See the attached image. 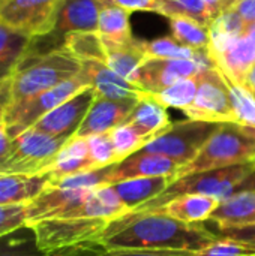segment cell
I'll list each match as a JSON object with an SVG mask.
<instances>
[{"mask_svg": "<svg viewBox=\"0 0 255 256\" xmlns=\"http://www.w3.org/2000/svg\"><path fill=\"white\" fill-rule=\"evenodd\" d=\"M171 38H174L179 44L189 46L192 50H206L210 45V32L209 26L201 24L200 21L186 16V15H174L170 16Z\"/></svg>", "mask_w": 255, "mask_h": 256, "instance_id": "cell-29", "label": "cell"}, {"mask_svg": "<svg viewBox=\"0 0 255 256\" xmlns=\"http://www.w3.org/2000/svg\"><path fill=\"white\" fill-rule=\"evenodd\" d=\"M234 10L246 24L255 22V0H240L234 4Z\"/></svg>", "mask_w": 255, "mask_h": 256, "instance_id": "cell-44", "label": "cell"}, {"mask_svg": "<svg viewBox=\"0 0 255 256\" xmlns=\"http://www.w3.org/2000/svg\"><path fill=\"white\" fill-rule=\"evenodd\" d=\"M251 170H252V160L228 168L182 176L176 178L159 196L135 208L134 212H153L161 208L168 201L189 194L207 195V196L218 198L219 201H224L237 192L240 182L251 172Z\"/></svg>", "mask_w": 255, "mask_h": 256, "instance_id": "cell-4", "label": "cell"}, {"mask_svg": "<svg viewBox=\"0 0 255 256\" xmlns=\"http://www.w3.org/2000/svg\"><path fill=\"white\" fill-rule=\"evenodd\" d=\"M83 63V74L87 76L89 84L95 88L98 96L122 100V99H141L149 92L135 82L128 81L105 63L86 60Z\"/></svg>", "mask_w": 255, "mask_h": 256, "instance_id": "cell-15", "label": "cell"}, {"mask_svg": "<svg viewBox=\"0 0 255 256\" xmlns=\"http://www.w3.org/2000/svg\"><path fill=\"white\" fill-rule=\"evenodd\" d=\"M32 42L29 36L0 22V88L9 81L27 56Z\"/></svg>", "mask_w": 255, "mask_h": 256, "instance_id": "cell-24", "label": "cell"}, {"mask_svg": "<svg viewBox=\"0 0 255 256\" xmlns=\"http://www.w3.org/2000/svg\"><path fill=\"white\" fill-rule=\"evenodd\" d=\"M240 190H255V158L252 159L251 172L240 182V184L237 188V192H240Z\"/></svg>", "mask_w": 255, "mask_h": 256, "instance_id": "cell-46", "label": "cell"}, {"mask_svg": "<svg viewBox=\"0 0 255 256\" xmlns=\"http://www.w3.org/2000/svg\"><path fill=\"white\" fill-rule=\"evenodd\" d=\"M108 3L110 0H63L54 28L47 38L63 36L65 40L68 34L75 32H98L99 14Z\"/></svg>", "mask_w": 255, "mask_h": 256, "instance_id": "cell-14", "label": "cell"}, {"mask_svg": "<svg viewBox=\"0 0 255 256\" xmlns=\"http://www.w3.org/2000/svg\"><path fill=\"white\" fill-rule=\"evenodd\" d=\"M209 9H210V14H212V18L215 20L216 16H219L222 12L225 10H230L234 8V4L237 3L236 0H206Z\"/></svg>", "mask_w": 255, "mask_h": 256, "instance_id": "cell-45", "label": "cell"}, {"mask_svg": "<svg viewBox=\"0 0 255 256\" xmlns=\"http://www.w3.org/2000/svg\"><path fill=\"white\" fill-rule=\"evenodd\" d=\"M110 138H111L114 150H116L117 162L140 152L150 141L137 128H134L132 124H128V123H123V124L114 128L110 132Z\"/></svg>", "mask_w": 255, "mask_h": 256, "instance_id": "cell-37", "label": "cell"}, {"mask_svg": "<svg viewBox=\"0 0 255 256\" xmlns=\"http://www.w3.org/2000/svg\"><path fill=\"white\" fill-rule=\"evenodd\" d=\"M11 150H12V138H11L8 129H6V124H5L3 111L0 110V168L8 160V158L11 154Z\"/></svg>", "mask_w": 255, "mask_h": 256, "instance_id": "cell-43", "label": "cell"}, {"mask_svg": "<svg viewBox=\"0 0 255 256\" xmlns=\"http://www.w3.org/2000/svg\"><path fill=\"white\" fill-rule=\"evenodd\" d=\"M243 86H245L248 90H251V92L255 94V64L251 68V70L248 72V75H246V78H245Z\"/></svg>", "mask_w": 255, "mask_h": 256, "instance_id": "cell-47", "label": "cell"}, {"mask_svg": "<svg viewBox=\"0 0 255 256\" xmlns=\"http://www.w3.org/2000/svg\"><path fill=\"white\" fill-rule=\"evenodd\" d=\"M138 99H107L102 96L95 98L84 122L77 130V136H92L99 134H110L114 128L126 123Z\"/></svg>", "mask_w": 255, "mask_h": 256, "instance_id": "cell-13", "label": "cell"}, {"mask_svg": "<svg viewBox=\"0 0 255 256\" xmlns=\"http://www.w3.org/2000/svg\"><path fill=\"white\" fill-rule=\"evenodd\" d=\"M66 46L81 62L92 60L107 64V46L98 32H75L65 38Z\"/></svg>", "mask_w": 255, "mask_h": 256, "instance_id": "cell-31", "label": "cell"}, {"mask_svg": "<svg viewBox=\"0 0 255 256\" xmlns=\"http://www.w3.org/2000/svg\"><path fill=\"white\" fill-rule=\"evenodd\" d=\"M225 80L230 90V99L236 117V124L245 128H255V94L245 86L237 84L227 76Z\"/></svg>", "mask_w": 255, "mask_h": 256, "instance_id": "cell-36", "label": "cell"}, {"mask_svg": "<svg viewBox=\"0 0 255 256\" xmlns=\"http://www.w3.org/2000/svg\"><path fill=\"white\" fill-rule=\"evenodd\" d=\"M0 176H2V174H0Z\"/></svg>", "mask_w": 255, "mask_h": 256, "instance_id": "cell-52", "label": "cell"}, {"mask_svg": "<svg viewBox=\"0 0 255 256\" xmlns=\"http://www.w3.org/2000/svg\"><path fill=\"white\" fill-rule=\"evenodd\" d=\"M69 138L53 136L35 128L12 138V150L0 174L41 176Z\"/></svg>", "mask_w": 255, "mask_h": 256, "instance_id": "cell-5", "label": "cell"}, {"mask_svg": "<svg viewBox=\"0 0 255 256\" xmlns=\"http://www.w3.org/2000/svg\"><path fill=\"white\" fill-rule=\"evenodd\" d=\"M198 256H255V248L246 246L243 243L230 240V238H219L216 243L210 244L209 248L200 250Z\"/></svg>", "mask_w": 255, "mask_h": 256, "instance_id": "cell-39", "label": "cell"}, {"mask_svg": "<svg viewBox=\"0 0 255 256\" xmlns=\"http://www.w3.org/2000/svg\"><path fill=\"white\" fill-rule=\"evenodd\" d=\"M8 2H9V0H0V10H2V8H3Z\"/></svg>", "mask_w": 255, "mask_h": 256, "instance_id": "cell-50", "label": "cell"}, {"mask_svg": "<svg viewBox=\"0 0 255 256\" xmlns=\"http://www.w3.org/2000/svg\"><path fill=\"white\" fill-rule=\"evenodd\" d=\"M87 86H90L89 80L81 70L77 76L62 82V84H59V86H56V87H53V88H50V90H47L20 105H15L9 110L3 111L5 124H6V129H8L11 138H15L20 134L26 132L27 129L33 128L44 116L51 112L54 108H57L68 99H71L74 94H77Z\"/></svg>", "mask_w": 255, "mask_h": 256, "instance_id": "cell-7", "label": "cell"}, {"mask_svg": "<svg viewBox=\"0 0 255 256\" xmlns=\"http://www.w3.org/2000/svg\"><path fill=\"white\" fill-rule=\"evenodd\" d=\"M107 224L102 219H50L27 226L33 230L42 254H48L96 240Z\"/></svg>", "mask_w": 255, "mask_h": 256, "instance_id": "cell-9", "label": "cell"}, {"mask_svg": "<svg viewBox=\"0 0 255 256\" xmlns=\"http://www.w3.org/2000/svg\"><path fill=\"white\" fill-rule=\"evenodd\" d=\"M156 14L167 18L174 15H186L204 26H210L213 18L206 0H158Z\"/></svg>", "mask_w": 255, "mask_h": 256, "instance_id": "cell-35", "label": "cell"}, {"mask_svg": "<svg viewBox=\"0 0 255 256\" xmlns=\"http://www.w3.org/2000/svg\"><path fill=\"white\" fill-rule=\"evenodd\" d=\"M107 46V66L137 84V75L140 66L144 63L146 56L141 50V40L134 39L125 45H108Z\"/></svg>", "mask_w": 255, "mask_h": 256, "instance_id": "cell-27", "label": "cell"}, {"mask_svg": "<svg viewBox=\"0 0 255 256\" xmlns=\"http://www.w3.org/2000/svg\"><path fill=\"white\" fill-rule=\"evenodd\" d=\"M90 170L96 168L89 156L87 138L74 135L66 141V144L54 158L53 164L44 171V174L48 176L53 183L60 178Z\"/></svg>", "mask_w": 255, "mask_h": 256, "instance_id": "cell-18", "label": "cell"}, {"mask_svg": "<svg viewBox=\"0 0 255 256\" xmlns=\"http://www.w3.org/2000/svg\"><path fill=\"white\" fill-rule=\"evenodd\" d=\"M50 177L41 176H20L2 174L0 176V206H27L32 202L48 184Z\"/></svg>", "mask_w": 255, "mask_h": 256, "instance_id": "cell-21", "label": "cell"}, {"mask_svg": "<svg viewBox=\"0 0 255 256\" xmlns=\"http://www.w3.org/2000/svg\"><path fill=\"white\" fill-rule=\"evenodd\" d=\"M174 177H137L129 180H122L113 183V188L122 202L126 206L129 212L144 206L153 198L159 196L171 183Z\"/></svg>", "mask_w": 255, "mask_h": 256, "instance_id": "cell-20", "label": "cell"}, {"mask_svg": "<svg viewBox=\"0 0 255 256\" xmlns=\"http://www.w3.org/2000/svg\"><path fill=\"white\" fill-rule=\"evenodd\" d=\"M243 128H245V126H243ZM245 129H246V130H248V132H249V134H251V135L255 138V128H245Z\"/></svg>", "mask_w": 255, "mask_h": 256, "instance_id": "cell-49", "label": "cell"}, {"mask_svg": "<svg viewBox=\"0 0 255 256\" xmlns=\"http://www.w3.org/2000/svg\"><path fill=\"white\" fill-rule=\"evenodd\" d=\"M209 222L225 226L255 224V190H240L221 201Z\"/></svg>", "mask_w": 255, "mask_h": 256, "instance_id": "cell-25", "label": "cell"}, {"mask_svg": "<svg viewBox=\"0 0 255 256\" xmlns=\"http://www.w3.org/2000/svg\"><path fill=\"white\" fill-rule=\"evenodd\" d=\"M95 98V88L92 86H87L71 99L54 108L51 112L44 116L33 128L53 136L71 138L77 134L81 123L84 122Z\"/></svg>", "mask_w": 255, "mask_h": 256, "instance_id": "cell-12", "label": "cell"}, {"mask_svg": "<svg viewBox=\"0 0 255 256\" xmlns=\"http://www.w3.org/2000/svg\"><path fill=\"white\" fill-rule=\"evenodd\" d=\"M83 69V63L66 46L47 52H29L9 81L0 88V110L6 111L20 105L74 76Z\"/></svg>", "mask_w": 255, "mask_h": 256, "instance_id": "cell-2", "label": "cell"}, {"mask_svg": "<svg viewBox=\"0 0 255 256\" xmlns=\"http://www.w3.org/2000/svg\"><path fill=\"white\" fill-rule=\"evenodd\" d=\"M126 123L137 128L149 140H153L171 124L170 117L167 114V108L161 105L152 96V93H147L146 96L137 100Z\"/></svg>", "mask_w": 255, "mask_h": 256, "instance_id": "cell-23", "label": "cell"}, {"mask_svg": "<svg viewBox=\"0 0 255 256\" xmlns=\"http://www.w3.org/2000/svg\"><path fill=\"white\" fill-rule=\"evenodd\" d=\"M245 34H246V36L255 44V22H252V24H246Z\"/></svg>", "mask_w": 255, "mask_h": 256, "instance_id": "cell-48", "label": "cell"}, {"mask_svg": "<svg viewBox=\"0 0 255 256\" xmlns=\"http://www.w3.org/2000/svg\"><path fill=\"white\" fill-rule=\"evenodd\" d=\"M87 147H89V156L95 168H105L117 164L116 150L110 138V134L87 136Z\"/></svg>", "mask_w": 255, "mask_h": 256, "instance_id": "cell-38", "label": "cell"}, {"mask_svg": "<svg viewBox=\"0 0 255 256\" xmlns=\"http://www.w3.org/2000/svg\"><path fill=\"white\" fill-rule=\"evenodd\" d=\"M219 124L221 123L198 122L191 118L176 122L171 123L162 134L150 140L141 150L170 158L182 168L195 158Z\"/></svg>", "mask_w": 255, "mask_h": 256, "instance_id": "cell-6", "label": "cell"}, {"mask_svg": "<svg viewBox=\"0 0 255 256\" xmlns=\"http://www.w3.org/2000/svg\"><path fill=\"white\" fill-rule=\"evenodd\" d=\"M216 234L221 238H230L239 243H243L246 246L255 248V224L251 225H239V226H225V225H216Z\"/></svg>", "mask_w": 255, "mask_h": 256, "instance_id": "cell-41", "label": "cell"}, {"mask_svg": "<svg viewBox=\"0 0 255 256\" xmlns=\"http://www.w3.org/2000/svg\"><path fill=\"white\" fill-rule=\"evenodd\" d=\"M221 237L201 224H185L161 212H129L110 220L95 244L102 249L200 252Z\"/></svg>", "mask_w": 255, "mask_h": 256, "instance_id": "cell-1", "label": "cell"}, {"mask_svg": "<svg viewBox=\"0 0 255 256\" xmlns=\"http://www.w3.org/2000/svg\"><path fill=\"white\" fill-rule=\"evenodd\" d=\"M209 56L227 78L243 86L248 72L255 64V44L243 34L224 50L212 54L209 52Z\"/></svg>", "mask_w": 255, "mask_h": 256, "instance_id": "cell-17", "label": "cell"}, {"mask_svg": "<svg viewBox=\"0 0 255 256\" xmlns=\"http://www.w3.org/2000/svg\"><path fill=\"white\" fill-rule=\"evenodd\" d=\"M129 10L108 3L102 8L98 20V33L104 44L125 45L134 40L129 24Z\"/></svg>", "mask_w": 255, "mask_h": 256, "instance_id": "cell-26", "label": "cell"}, {"mask_svg": "<svg viewBox=\"0 0 255 256\" xmlns=\"http://www.w3.org/2000/svg\"><path fill=\"white\" fill-rule=\"evenodd\" d=\"M0 256H44L30 226L18 228L0 237Z\"/></svg>", "mask_w": 255, "mask_h": 256, "instance_id": "cell-34", "label": "cell"}, {"mask_svg": "<svg viewBox=\"0 0 255 256\" xmlns=\"http://www.w3.org/2000/svg\"><path fill=\"white\" fill-rule=\"evenodd\" d=\"M213 60L204 50L195 60L147 58L138 69L137 84L149 93H158L179 80L198 75L203 69L213 66Z\"/></svg>", "mask_w": 255, "mask_h": 256, "instance_id": "cell-11", "label": "cell"}, {"mask_svg": "<svg viewBox=\"0 0 255 256\" xmlns=\"http://www.w3.org/2000/svg\"><path fill=\"white\" fill-rule=\"evenodd\" d=\"M255 158V138L240 124L221 123L195 158L183 165L176 177L212 171L251 162Z\"/></svg>", "mask_w": 255, "mask_h": 256, "instance_id": "cell-3", "label": "cell"}, {"mask_svg": "<svg viewBox=\"0 0 255 256\" xmlns=\"http://www.w3.org/2000/svg\"><path fill=\"white\" fill-rule=\"evenodd\" d=\"M44 256H198L197 252L186 250H135V249H114L107 250L95 244L93 242H86L72 248H65L53 250Z\"/></svg>", "mask_w": 255, "mask_h": 256, "instance_id": "cell-30", "label": "cell"}, {"mask_svg": "<svg viewBox=\"0 0 255 256\" xmlns=\"http://www.w3.org/2000/svg\"><path fill=\"white\" fill-rule=\"evenodd\" d=\"M197 90H198V75H194L179 80L174 84L165 87L164 90L158 93H152V96L165 108H177L183 111L192 105Z\"/></svg>", "mask_w": 255, "mask_h": 256, "instance_id": "cell-32", "label": "cell"}, {"mask_svg": "<svg viewBox=\"0 0 255 256\" xmlns=\"http://www.w3.org/2000/svg\"><path fill=\"white\" fill-rule=\"evenodd\" d=\"M128 213L129 210L116 194L113 184H104L90 190L71 219H102L110 222Z\"/></svg>", "mask_w": 255, "mask_h": 256, "instance_id": "cell-19", "label": "cell"}, {"mask_svg": "<svg viewBox=\"0 0 255 256\" xmlns=\"http://www.w3.org/2000/svg\"><path fill=\"white\" fill-rule=\"evenodd\" d=\"M236 2H240V0H236Z\"/></svg>", "mask_w": 255, "mask_h": 256, "instance_id": "cell-51", "label": "cell"}, {"mask_svg": "<svg viewBox=\"0 0 255 256\" xmlns=\"http://www.w3.org/2000/svg\"><path fill=\"white\" fill-rule=\"evenodd\" d=\"M63 0H9L0 10V22L32 40L47 38L56 24Z\"/></svg>", "mask_w": 255, "mask_h": 256, "instance_id": "cell-10", "label": "cell"}, {"mask_svg": "<svg viewBox=\"0 0 255 256\" xmlns=\"http://www.w3.org/2000/svg\"><path fill=\"white\" fill-rule=\"evenodd\" d=\"M141 50L147 58L164 60H195L204 50H192L179 44L174 38H161L155 40H141Z\"/></svg>", "mask_w": 255, "mask_h": 256, "instance_id": "cell-33", "label": "cell"}, {"mask_svg": "<svg viewBox=\"0 0 255 256\" xmlns=\"http://www.w3.org/2000/svg\"><path fill=\"white\" fill-rule=\"evenodd\" d=\"M179 170L180 165L173 159L140 150L114 165L113 183L137 177H176Z\"/></svg>", "mask_w": 255, "mask_h": 256, "instance_id": "cell-16", "label": "cell"}, {"mask_svg": "<svg viewBox=\"0 0 255 256\" xmlns=\"http://www.w3.org/2000/svg\"><path fill=\"white\" fill-rule=\"evenodd\" d=\"M191 120L209 123H236L230 90L224 74L216 64L198 74V90L191 106L183 110Z\"/></svg>", "mask_w": 255, "mask_h": 256, "instance_id": "cell-8", "label": "cell"}, {"mask_svg": "<svg viewBox=\"0 0 255 256\" xmlns=\"http://www.w3.org/2000/svg\"><path fill=\"white\" fill-rule=\"evenodd\" d=\"M27 225L26 206H0V237Z\"/></svg>", "mask_w": 255, "mask_h": 256, "instance_id": "cell-40", "label": "cell"}, {"mask_svg": "<svg viewBox=\"0 0 255 256\" xmlns=\"http://www.w3.org/2000/svg\"><path fill=\"white\" fill-rule=\"evenodd\" d=\"M219 202L221 201L213 196L189 194L177 196L153 212H161L180 222L194 225L209 220L212 213L218 208Z\"/></svg>", "mask_w": 255, "mask_h": 256, "instance_id": "cell-22", "label": "cell"}, {"mask_svg": "<svg viewBox=\"0 0 255 256\" xmlns=\"http://www.w3.org/2000/svg\"><path fill=\"white\" fill-rule=\"evenodd\" d=\"M110 3L117 4L129 12L134 10L156 12V6H158V0H110Z\"/></svg>", "mask_w": 255, "mask_h": 256, "instance_id": "cell-42", "label": "cell"}, {"mask_svg": "<svg viewBox=\"0 0 255 256\" xmlns=\"http://www.w3.org/2000/svg\"><path fill=\"white\" fill-rule=\"evenodd\" d=\"M245 28H246V22L234 10V8L230 9V10L222 12L209 26L210 45L207 48V52L212 54V52H218V51L224 50L233 40L243 36Z\"/></svg>", "mask_w": 255, "mask_h": 256, "instance_id": "cell-28", "label": "cell"}]
</instances>
